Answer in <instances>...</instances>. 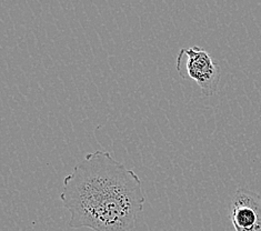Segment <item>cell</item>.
I'll list each match as a JSON object with an SVG mask.
<instances>
[{"label":"cell","instance_id":"obj_1","mask_svg":"<svg viewBox=\"0 0 261 231\" xmlns=\"http://www.w3.org/2000/svg\"><path fill=\"white\" fill-rule=\"evenodd\" d=\"M60 200L70 212L72 229L132 231L146 197L138 174L108 151L96 150L66 176Z\"/></svg>","mask_w":261,"mask_h":231},{"label":"cell","instance_id":"obj_3","mask_svg":"<svg viewBox=\"0 0 261 231\" xmlns=\"http://www.w3.org/2000/svg\"><path fill=\"white\" fill-rule=\"evenodd\" d=\"M230 220L234 231H261V195L239 188L232 197Z\"/></svg>","mask_w":261,"mask_h":231},{"label":"cell","instance_id":"obj_2","mask_svg":"<svg viewBox=\"0 0 261 231\" xmlns=\"http://www.w3.org/2000/svg\"><path fill=\"white\" fill-rule=\"evenodd\" d=\"M177 71L182 79H191L206 97L214 96L221 78V69L211 55L199 47L182 48L177 56Z\"/></svg>","mask_w":261,"mask_h":231}]
</instances>
